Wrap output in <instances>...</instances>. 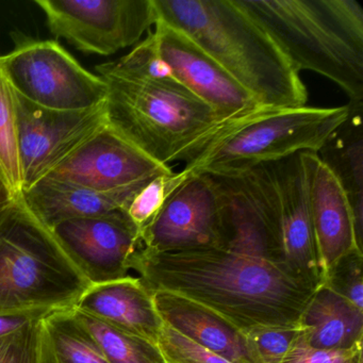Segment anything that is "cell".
<instances>
[{
  "label": "cell",
  "instance_id": "30bf717a",
  "mask_svg": "<svg viewBox=\"0 0 363 363\" xmlns=\"http://www.w3.org/2000/svg\"><path fill=\"white\" fill-rule=\"evenodd\" d=\"M141 241L152 252L224 248L222 199L209 174L189 175L142 229Z\"/></svg>",
  "mask_w": 363,
  "mask_h": 363
},
{
  "label": "cell",
  "instance_id": "4316f807",
  "mask_svg": "<svg viewBox=\"0 0 363 363\" xmlns=\"http://www.w3.org/2000/svg\"><path fill=\"white\" fill-rule=\"evenodd\" d=\"M157 345L167 363H233L164 324Z\"/></svg>",
  "mask_w": 363,
  "mask_h": 363
},
{
  "label": "cell",
  "instance_id": "4dcf8cb0",
  "mask_svg": "<svg viewBox=\"0 0 363 363\" xmlns=\"http://www.w3.org/2000/svg\"><path fill=\"white\" fill-rule=\"evenodd\" d=\"M18 196V195L14 194L13 191L10 189L5 178L0 173V213L7 209Z\"/></svg>",
  "mask_w": 363,
  "mask_h": 363
},
{
  "label": "cell",
  "instance_id": "52a82bcc",
  "mask_svg": "<svg viewBox=\"0 0 363 363\" xmlns=\"http://www.w3.org/2000/svg\"><path fill=\"white\" fill-rule=\"evenodd\" d=\"M0 69L14 92L46 109L82 111L107 99L105 80L86 71L54 40L18 42L0 57Z\"/></svg>",
  "mask_w": 363,
  "mask_h": 363
},
{
  "label": "cell",
  "instance_id": "8992f818",
  "mask_svg": "<svg viewBox=\"0 0 363 363\" xmlns=\"http://www.w3.org/2000/svg\"><path fill=\"white\" fill-rule=\"evenodd\" d=\"M350 105L259 108L223 122L186 157V175L239 171L301 152H318L347 120Z\"/></svg>",
  "mask_w": 363,
  "mask_h": 363
},
{
  "label": "cell",
  "instance_id": "7a4b0ae2",
  "mask_svg": "<svg viewBox=\"0 0 363 363\" xmlns=\"http://www.w3.org/2000/svg\"><path fill=\"white\" fill-rule=\"evenodd\" d=\"M158 21L188 35L263 108H301L308 91L271 35L237 0H154Z\"/></svg>",
  "mask_w": 363,
  "mask_h": 363
},
{
  "label": "cell",
  "instance_id": "7402d4cb",
  "mask_svg": "<svg viewBox=\"0 0 363 363\" xmlns=\"http://www.w3.org/2000/svg\"><path fill=\"white\" fill-rule=\"evenodd\" d=\"M74 315L101 347L109 363H167L157 344L116 328L73 308Z\"/></svg>",
  "mask_w": 363,
  "mask_h": 363
},
{
  "label": "cell",
  "instance_id": "7c38bea8",
  "mask_svg": "<svg viewBox=\"0 0 363 363\" xmlns=\"http://www.w3.org/2000/svg\"><path fill=\"white\" fill-rule=\"evenodd\" d=\"M277 210L278 264L314 289L323 284V269L312 229L305 175L299 154L267 163Z\"/></svg>",
  "mask_w": 363,
  "mask_h": 363
},
{
  "label": "cell",
  "instance_id": "9c48e42d",
  "mask_svg": "<svg viewBox=\"0 0 363 363\" xmlns=\"http://www.w3.org/2000/svg\"><path fill=\"white\" fill-rule=\"evenodd\" d=\"M14 103L22 192L46 177L108 123L106 103L82 111H58L40 107L16 92Z\"/></svg>",
  "mask_w": 363,
  "mask_h": 363
},
{
  "label": "cell",
  "instance_id": "ffe728a7",
  "mask_svg": "<svg viewBox=\"0 0 363 363\" xmlns=\"http://www.w3.org/2000/svg\"><path fill=\"white\" fill-rule=\"evenodd\" d=\"M348 105L347 120L316 154L345 192L354 213L357 239L363 247V104Z\"/></svg>",
  "mask_w": 363,
  "mask_h": 363
},
{
  "label": "cell",
  "instance_id": "5bb4252c",
  "mask_svg": "<svg viewBox=\"0 0 363 363\" xmlns=\"http://www.w3.org/2000/svg\"><path fill=\"white\" fill-rule=\"evenodd\" d=\"M171 173V167L146 156L107 123L44 178L111 191Z\"/></svg>",
  "mask_w": 363,
  "mask_h": 363
},
{
  "label": "cell",
  "instance_id": "d4e9b609",
  "mask_svg": "<svg viewBox=\"0 0 363 363\" xmlns=\"http://www.w3.org/2000/svg\"><path fill=\"white\" fill-rule=\"evenodd\" d=\"M186 178L188 175L184 171L157 176L133 197L124 211L140 231L152 222L169 194Z\"/></svg>",
  "mask_w": 363,
  "mask_h": 363
},
{
  "label": "cell",
  "instance_id": "f546056e",
  "mask_svg": "<svg viewBox=\"0 0 363 363\" xmlns=\"http://www.w3.org/2000/svg\"><path fill=\"white\" fill-rule=\"evenodd\" d=\"M48 314H16V315H0V337L23 330L26 327L42 320Z\"/></svg>",
  "mask_w": 363,
  "mask_h": 363
},
{
  "label": "cell",
  "instance_id": "44dd1931",
  "mask_svg": "<svg viewBox=\"0 0 363 363\" xmlns=\"http://www.w3.org/2000/svg\"><path fill=\"white\" fill-rule=\"evenodd\" d=\"M42 358L43 363H109L72 309L44 316Z\"/></svg>",
  "mask_w": 363,
  "mask_h": 363
},
{
  "label": "cell",
  "instance_id": "9a60e30c",
  "mask_svg": "<svg viewBox=\"0 0 363 363\" xmlns=\"http://www.w3.org/2000/svg\"><path fill=\"white\" fill-rule=\"evenodd\" d=\"M299 156L312 229L325 276L331 265L344 255L354 250L363 252V247L357 239L354 213L341 184L316 152H301Z\"/></svg>",
  "mask_w": 363,
  "mask_h": 363
},
{
  "label": "cell",
  "instance_id": "3957f363",
  "mask_svg": "<svg viewBox=\"0 0 363 363\" xmlns=\"http://www.w3.org/2000/svg\"><path fill=\"white\" fill-rule=\"evenodd\" d=\"M295 69L339 86L363 104V9L357 0H237Z\"/></svg>",
  "mask_w": 363,
  "mask_h": 363
},
{
  "label": "cell",
  "instance_id": "6da1fadb",
  "mask_svg": "<svg viewBox=\"0 0 363 363\" xmlns=\"http://www.w3.org/2000/svg\"><path fill=\"white\" fill-rule=\"evenodd\" d=\"M128 267L152 292L192 299L242 331L298 324L316 290L262 257L227 248L152 252L142 245Z\"/></svg>",
  "mask_w": 363,
  "mask_h": 363
},
{
  "label": "cell",
  "instance_id": "8fae6325",
  "mask_svg": "<svg viewBox=\"0 0 363 363\" xmlns=\"http://www.w3.org/2000/svg\"><path fill=\"white\" fill-rule=\"evenodd\" d=\"M91 284L128 276V263L142 246L141 231L124 210L65 220L52 228Z\"/></svg>",
  "mask_w": 363,
  "mask_h": 363
},
{
  "label": "cell",
  "instance_id": "ac0fdd59",
  "mask_svg": "<svg viewBox=\"0 0 363 363\" xmlns=\"http://www.w3.org/2000/svg\"><path fill=\"white\" fill-rule=\"evenodd\" d=\"M155 306L163 323L191 341L233 363H254L243 331L209 308L167 291H154Z\"/></svg>",
  "mask_w": 363,
  "mask_h": 363
},
{
  "label": "cell",
  "instance_id": "f1b7e54d",
  "mask_svg": "<svg viewBox=\"0 0 363 363\" xmlns=\"http://www.w3.org/2000/svg\"><path fill=\"white\" fill-rule=\"evenodd\" d=\"M281 363H363L362 346L350 350H323L312 347L299 335Z\"/></svg>",
  "mask_w": 363,
  "mask_h": 363
},
{
  "label": "cell",
  "instance_id": "d6986e66",
  "mask_svg": "<svg viewBox=\"0 0 363 363\" xmlns=\"http://www.w3.org/2000/svg\"><path fill=\"white\" fill-rule=\"evenodd\" d=\"M312 347L350 350L363 346V310L326 286L316 289L298 322Z\"/></svg>",
  "mask_w": 363,
  "mask_h": 363
},
{
  "label": "cell",
  "instance_id": "ba28073f",
  "mask_svg": "<svg viewBox=\"0 0 363 363\" xmlns=\"http://www.w3.org/2000/svg\"><path fill=\"white\" fill-rule=\"evenodd\" d=\"M48 28L84 54L110 56L135 45L158 22L154 0H35Z\"/></svg>",
  "mask_w": 363,
  "mask_h": 363
},
{
  "label": "cell",
  "instance_id": "603a6c76",
  "mask_svg": "<svg viewBox=\"0 0 363 363\" xmlns=\"http://www.w3.org/2000/svg\"><path fill=\"white\" fill-rule=\"evenodd\" d=\"M0 173L14 194H22L23 182L16 140L14 91L0 69Z\"/></svg>",
  "mask_w": 363,
  "mask_h": 363
},
{
  "label": "cell",
  "instance_id": "e0dca14e",
  "mask_svg": "<svg viewBox=\"0 0 363 363\" xmlns=\"http://www.w3.org/2000/svg\"><path fill=\"white\" fill-rule=\"evenodd\" d=\"M152 179L116 190L99 191L42 178L23 191L22 197L30 211L52 229L65 220L124 210L133 197Z\"/></svg>",
  "mask_w": 363,
  "mask_h": 363
},
{
  "label": "cell",
  "instance_id": "5b68a950",
  "mask_svg": "<svg viewBox=\"0 0 363 363\" xmlns=\"http://www.w3.org/2000/svg\"><path fill=\"white\" fill-rule=\"evenodd\" d=\"M108 88V124L157 163L184 161L223 121L174 77L101 75Z\"/></svg>",
  "mask_w": 363,
  "mask_h": 363
},
{
  "label": "cell",
  "instance_id": "4fadbf2b",
  "mask_svg": "<svg viewBox=\"0 0 363 363\" xmlns=\"http://www.w3.org/2000/svg\"><path fill=\"white\" fill-rule=\"evenodd\" d=\"M152 33L159 56L173 77L209 106L220 121L226 122L263 108L188 35L161 21Z\"/></svg>",
  "mask_w": 363,
  "mask_h": 363
},
{
  "label": "cell",
  "instance_id": "277c9868",
  "mask_svg": "<svg viewBox=\"0 0 363 363\" xmlns=\"http://www.w3.org/2000/svg\"><path fill=\"white\" fill-rule=\"evenodd\" d=\"M90 286L18 195L0 213V315L73 309Z\"/></svg>",
  "mask_w": 363,
  "mask_h": 363
},
{
  "label": "cell",
  "instance_id": "83f0119b",
  "mask_svg": "<svg viewBox=\"0 0 363 363\" xmlns=\"http://www.w3.org/2000/svg\"><path fill=\"white\" fill-rule=\"evenodd\" d=\"M42 320L0 337V363H43Z\"/></svg>",
  "mask_w": 363,
  "mask_h": 363
},
{
  "label": "cell",
  "instance_id": "484cf974",
  "mask_svg": "<svg viewBox=\"0 0 363 363\" xmlns=\"http://www.w3.org/2000/svg\"><path fill=\"white\" fill-rule=\"evenodd\" d=\"M322 286L363 310V252L354 250L335 261Z\"/></svg>",
  "mask_w": 363,
  "mask_h": 363
},
{
  "label": "cell",
  "instance_id": "cb8c5ba5",
  "mask_svg": "<svg viewBox=\"0 0 363 363\" xmlns=\"http://www.w3.org/2000/svg\"><path fill=\"white\" fill-rule=\"evenodd\" d=\"M246 348L254 363H281L301 335L294 326H258L243 330Z\"/></svg>",
  "mask_w": 363,
  "mask_h": 363
},
{
  "label": "cell",
  "instance_id": "2e32d148",
  "mask_svg": "<svg viewBox=\"0 0 363 363\" xmlns=\"http://www.w3.org/2000/svg\"><path fill=\"white\" fill-rule=\"evenodd\" d=\"M74 308L155 344L164 326L154 293L140 277L91 284Z\"/></svg>",
  "mask_w": 363,
  "mask_h": 363
}]
</instances>
